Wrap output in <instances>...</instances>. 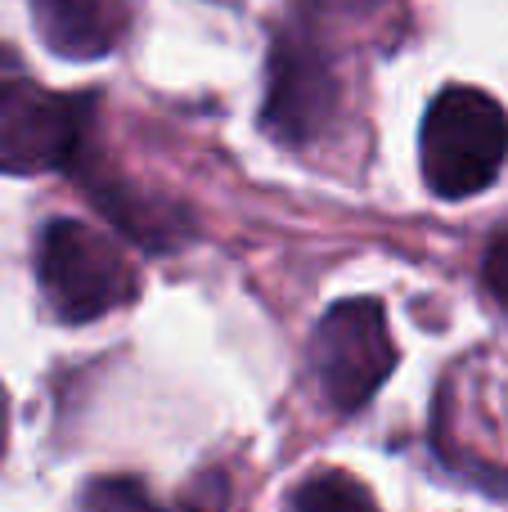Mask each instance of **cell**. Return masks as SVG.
Wrapping results in <instances>:
<instances>
[{"mask_svg":"<svg viewBox=\"0 0 508 512\" xmlns=\"http://www.w3.org/2000/svg\"><path fill=\"white\" fill-rule=\"evenodd\" d=\"M5 427H9V405H5V387H0V450H5Z\"/></svg>","mask_w":508,"mask_h":512,"instance_id":"7c38bea8","label":"cell"},{"mask_svg":"<svg viewBox=\"0 0 508 512\" xmlns=\"http://www.w3.org/2000/svg\"><path fill=\"white\" fill-rule=\"evenodd\" d=\"M36 283L63 324H90L108 310L131 306L140 292V274L122 248L104 230L68 216L45 221L36 239Z\"/></svg>","mask_w":508,"mask_h":512,"instance_id":"7a4b0ae2","label":"cell"},{"mask_svg":"<svg viewBox=\"0 0 508 512\" xmlns=\"http://www.w3.org/2000/svg\"><path fill=\"white\" fill-rule=\"evenodd\" d=\"M293 508H311V512H324V508H374V495H369L360 481H351L347 472H315L306 477L302 486L288 495Z\"/></svg>","mask_w":508,"mask_h":512,"instance_id":"ba28073f","label":"cell"},{"mask_svg":"<svg viewBox=\"0 0 508 512\" xmlns=\"http://www.w3.org/2000/svg\"><path fill=\"white\" fill-rule=\"evenodd\" d=\"M81 504L86 508H117V504L144 508L149 504V490H144L140 481H99V486H90L86 495H81Z\"/></svg>","mask_w":508,"mask_h":512,"instance_id":"9c48e42d","label":"cell"},{"mask_svg":"<svg viewBox=\"0 0 508 512\" xmlns=\"http://www.w3.org/2000/svg\"><path fill=\"white\" fill-rule=\"evenodd\" d=\"M311 369L333 414H356L396 369V342L374 297H347L324 310L311 333Z\"/></svg>","mask_w":508,"mask_h":512,"instance_id":"3957f363","label":"cell"},{"mask_svg":"<svg viewBox=\"0 0 508 512\" xmlns=\"http://www.w3.org/2000/svg\"><path fill=\"white\" fill-rule=\"evenodd\" d=\"M77 171L86 180V194L108 212V221L122 234H131L140 248L167 252L176 243H185L189 234L185 207H171L167 198H140L135 185H126L122 176H108V171H90V167H77Z\"/></svg>","mask_w":508,"mask_h":512,"instance_id":"52a82bcc","label":"cell"},{"mask_svg":"<svg viewBox=\"0 0 508 512\" xmlns=\"http://www.w3.org/2000/svg\"><path fill=\"white\" fill-rule=\"evenodd\" d=\"M41 41L59 59H104L126 32L122 0H27Z\"/></svg>","mask_w":508,"mask_h":512,"instance_id":"8992f818","label":"cell"},{"mask_svg":"<svg viewBox=\"0 0 508 512\" xmlns=\"http://www.w3.org/2000/svg\"><path fill=\"white\" fill-rule=\"evenodd\" d=\"M423 180L437 198L459 203L495 185L508 158V113L486 90L450 86L428 104L419 135Z\"/></svg>","mask_w":508,"mask_h":512,"instance_id":"6da1fadb","label":"cell"},{"mask_svg":"<svg viewBox=\"0 0 508 512\" xmlns=\"http://www.w3.org/2000/svg\"><path fill=\"white\" fill-rule=\"evenodd\" d=\"M482 279H486V288H491V297L508 310V234H500V239L486 248Z\"/></svg>","mask_w":508,"mask_h":512,"instance_id":"30bf717a","label":"cell"},{"mask_svg":"<svg viewBox=\"0 0 508 512\" xmlns=\"http://www.w3.org/2000/svg\"><path fill=\"white\" fill-rule=\"evenodd\" d=\"M306 5L324 18H374V14L396 9L401 0H306Z\"/></svg>","mask_w":508,"mask_h":512,"instance_id":"8fae6325","label":"cell"},{"mask_svg":"<svg viewBox=\"0 0 508 512\" xmlns=\"http://www.w3.org/2000/svg\"><path fill=\"white\" fill-rule=\"evenodd\" d=\"M95 99L59 95L36 81H0V171L5 176H41L59 171L86 153Z\"/></svg>","mask_w":508,"mask_h":512,"instance_id":"277c9868","label":"cell"},{"mask_svg":"<svg viewBox=\"0 0 508 512\" xmlns=\"http://www.w3.org/2000/svg\"><path fill=\"white\" fill-rule=\"evenodd\" d=\"M338 113V72H333L324 41L306 23H293L275 36L266 72V104L261 126L279 144H311Z\"/></svg>","mask_w":508,"mask_h":512,"instance_id":"5b68a950","label":"cell"}]
</instances>
